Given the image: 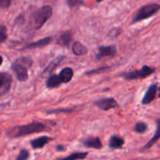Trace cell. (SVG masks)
Here are the masks:
<instances>
[{
	"instance_id": "1",
	"label": "cell",
	"mask_w": 160,
	"mask_h": 160,
	"mask_svg": "<svg viewBox=\"0 0 160 160\" xmlns=\"http://www.w3.org/2000/svg\"><path fill=\"white\" fill-rule=\"evenodd\" d=\"M46 129V125L44 123L34 121L26 125L12 127L8 130L7 134L10 137H20V136H24L27 135L32 134V133L45 131Z\"/></svg>"
},
{
	"instance_id": "2",
	"label": "cell",
	"mask_w": 160,
	"mask_h": 160,
	"mask_svg": "<svg viewBox=\"0 0 160 160\" xmlns=\"http://www.w3.org/2000/svg\"><path fill=\"white\" fill-rule=\"evenodd\" d=\"M160 9V5L157 3H152V4L145 5L142 6L138 10L134 17H133L132 23H136L141 20H145L147 18L152 17L153 15L159 12Z\"/></svg>"
},
{
	"instance_id": "3",
	"label": "cell",
	"mask_w": 160,
	"mask_h": 160,
	"mask_svg": "<svg viewBox=\"0 0 160 160\" xmlns=\"http://www.w3.org/2000/svg\"><path fill=\"white\" fill-rule=\"evenodd\" d=\"M52 14V9L49 6H42L40 9H37L33 16L36 29L42 28L45 24V22L51 17Z\"/></svg>"
},
{
	"instance_id": "4",
	"label": "cell",
	"mask_w": 160,
	"mask_h": 160,
	"mask_svg": "<svg viewBox=\"0 0 160 160\" xmlns=\"http://www.w3.org/2000/svg\"><path fill=\"white\" fill-rule=\"evenodd\" d=\"M156 72V68L153 67H150L148 65H144L140 70H134L132 72H125L122 75V76L127 80L139 79V78H145L149 76L152 74Z\"/></svg>"
},
{
	"instance_id": "5",
	"label": "cell",
	"mask_w": 160,
	"mask_h": 160,
	"mask_svg": "<svg viewBox=\"0 0 160 160\" xmlns=\"http://www.w3.org/2000/svg\"><path fill=\"white\" fill-rule=\"evenodd\" d=\"M12 69L16 74V76L18 78L19 81L25 82L28 78V67L20 62H19L17 60H16L15 62L12 64Z\"/></svg>"
},
{
	"instance_id": "6",
	"label": "cell",
	"mask_w": 160,
	"mask_h": 160,
	"mask_svg": "<svg viewBox=\"0 0 160 160\" xmlns=\"http://www.w3.org/2000/svg\"><path fill=\"white\" fill-rule=\"evenodd\" d=\"M12 83V76L6 72L0 73V95L6 93L9 90Z\"/></svg>"
},
{
	"instance_id": "7",
	"label": "cell",
	"mask_w": 160,
	"mask_h": 160,
	"mask_svg": "<svg viewBox=\"0 0 160 160\" xmlns=\"http://www.w3.org/2000/svg\"><path fill=\"white\" fill-rule=\"evenodd\" d=\"M95 105H96L98 108L103 111H108L112 108H115L118 106V103L117 100L112 97L109 98H103L99 100H97L95 102Z\"/></svg>"
},
{
	"instance_id": "8",
	"label": "cell",
	"mask_w": 160,
	"mask_h": 160,
	"mask_svg": "<svg viewBox=\"0 0 160 160\" xmlns=\"http://www.w3.org/2000/svg\"><path fill=\"white\" fill-rule=\"evenodd\" d=\"M157 84H152L148 87L147 89L146 93H145V96H144L143 99H142V104L146 105L151 103L153 100L155 99L156 96V93H157Z\"/></svg>"
},
{
	"instance_id": "9",
	"label": "cell",
	"mask_w": 160,
	"mask_h": 160,
	"mask_svg": "<svg viewBox=\"0 0 160 160\" xmlns=\"http://www.w3.org/2000/svg\"><path fill=\"white\" fill-rule=\"evenodd\" d=\"M98 53L97 58L101 59L103 56H114L117 53V48L115 45H108V46H100L98 48Z\"/></svg>"
},
{
	"instance_id": "10",
	"label": "cell",
	"mask_w": 160,
	"mask_h": 160,
	"mask_svg": "<svg viewBox=\"0 0 160 160\" xmlns=\"http://www.w3.org/2000/svg\"><path fill=\"white\" fill-rule=\"evenodd\" d=\"M160 139V119H156V133H155L154 136L142 148V151H145V150H148L149 149L150 147H152L156 142Z\"/></svg>"
},
{
	"instance_id": "11",
	"label": "cell",
	"mask_w": 160,
	"mask_h": 160,
	"mask_svg": "<svg viewBox=\"0 0 160 160\" xmlns=\"http://www.w3.org/2000/svg\"><path fill=\"white\" fill-rule=\"evenodd\" d=\"M52 141V138H50L49 136H42L32 140V141H31V147H32L33 148L39 149L43 147L45 144H47L49 141Z\"/></svg>"
},
{
	"instance_id": "12",
	"label": "cell",
	"mask_w": 160,
	"mask_h": 160,
	"mask_svg": "<svg viewBox=\"0 0 160 160\" xmlns=\"http://www.w3.org/2000/svg\"><path fill=\"white\" fill-rule=\"evenodd\" d=\"M52 40V37H46L44 38V39H40L38 41H36V42H32L31 44H28L26 46H24L23 48V50H30V49H35L38 48V47H42L45 46V45H48Z\"/></svg>"
},
{
	"instance_id": "13",
	"label": "cell",
	"mask_w": 160,
	"mask_h": 160,
	"mask_svg": "<svg viewBox=\"0 0 160 160\" xmlns=\"http://www.w3.org/2000/svg\"><path fill=\"white\" fill-rule=\"evenodd\" d=\"M73 38V33L72 31H68L64 32L63 34L61 35L57 40V43L62 46H69L70 42L72 41Z\"/></svg>"
},
{
	"instance_id": "14",
	"label": "cell",
	"mask_w": 160,
	"mask_h": 160,
	"mask_svg": "<svg viewBox=\"0 0 160 160\" xmlns=\"http://www.w3.org/2000/svg\"><path fill=\"white\" fill-rule=\"evenodd\" d=\"M73 75V72L72 70L71 67H64L59 73V78H60L61 82L64 83H69L70 80L72 79Z\"/></svg>"
},
{
	"instance_id": "15",
	"label": "cell",
	"mask_w": 160,
	"mask_h": 160,
	"mask_svg": "<svg viewBox=\"0 0 160 160\" xmlns=\"http://www.w3.org/2000/svg\"><path fill=\"white\" fill-rule=\"evenodd\" d=\"M64 57H65L64 56H57L56 58H55V59L53 60V61H52V62L50 63L48 66H47L46 68L43 71V72H42V75H43V76H45V75L51 73V72H52V71L54 70V69L56 68L58 65H59V63L62 61V59H63Z\"/></svg>"
},
{
	"instance_id": "16",
	"label": "cell",
	"mask_w": 160,
	"mask_h": 160,
	"mask_svg": "<svg viewBox=\"0 0 160 160\" xmlns=\"http://www.w3.org/2000/svg\"><path fill=\"white\" fill-rule=\"evenodd\" d=\"M84 145L87 147H92L95 149H100L102 147L101 140L98 137H90L84 141Z\"/></svg>"
},
{
	"instance_id": "17",
	"label": "cell",
	"mask_w": 160,
	"mask_h": 160,
	"mask_svg": "<svg viewBox=\"0 0 160 160\" xmlns=\"http://www.w3.org/2000/svg\"><path fill=\"white\" fill-rule=\"evenodd\" d=\"M109 147L112 149L120 148L124 144V140L119 136H112L109 139Z\"/></svg>"
},
{
	"instance_id": "18",
	"label": "cell",
	"mask_w": 160,
	"mask_h": 160,
	"mask_svg": "<svg viewBox=\"0 0 160 160\" xmlns=\"http://www.w3.org/2000/svg\"><path fill=\"white\" fill-rule=\"evenodd\" d=\"M72 50H73V53L77 56H83V55L86 54L88 52L87 48L80 42H75L73 44Z\"/></svg>"
},
{
	"instance_id": "19",
	"label": "cell",
	"mask_w": 160,
	"mask_h": 160,
	"mask_svg": "<svg viewBox=\"0 0 160 160\" xmlns=\"http://www.w3.org/2000/svg\"><path fill=\"white\" fill-rule=\"evenodd\" d=\"M61 83H62V82L59 78V76L56 75H52L46 81V86L49 89H52V88L58 87Z\"/></svg>"
},
{
	"instance_id": "20",
	"label": "cell",
	"mask_w": 160,
	"mask_h": 160,
	"mask_svg": "<svg viewBox=\"0 0 160 160\" xmlns=\"http://www.w3.org/2000/svg\"><path fill=\"white\" fill-rule=\"evenodd\" d=\"M88 155V152H74L70 154L69 156L65 157L63 158H59L58 160H79L84 159Z\"/></svg>"
},
{
	"instance_id": "21",
	"label": "cell",
	"mask_w": 160,
	"mask_h": 160,
	"mask_svg": "<svg viewBox=\"0 0 160 160\" xmlns=\"http://www.w3.org/2000/svg\"><path fill=\"white\" fill-rule=\"evenodd\" d=\"M147 129H148V125H147L146 123H145V122H139L135 124L134 130L136 132V133H145V132L147 130Z\"/></svg>"
},
{
	"instance_id": "22",
	"label": "cell",
	"mask_w": 160,
	"mask_h": 160,
	"mask_svg": "<svg viewBox=\"0 0 160 160\" xmlns=\"http://www.w3.org/2000/svg\"><path fill=\"white\" fill-rule=\"evenodd\" d=\"M29 155L30 153L28 150H26V149H21L16 160H28V158H29Z\"/></svg>"
},
{
	"instance_id": "23",
	"label": "cell",
	"mask_w": 160,
	"mask_h": 160,
	"mask_svg": "<svg viewBox=\"0 0 160 160\" xmlns=\"http://www.w3.org/2000/svg\"><path fill=\"white\" fill-rule=\"evenodd\" d=\"M7 39V30L3 25H0V43L4 42Z\"/></svg>"
},
{
	"instance_id": "24",
	"label": "cell",
	"mask_w": 160,
	"mask_h": 160,
	"mask_svg": "<svg viewBox=\"0 0 160 160\" xmlns=\"http://www.w3.org/2000/svg\"><path fill=\"white\" fill-rule=\"evenodd\" d=\"M12 0H0V7L3 9H7L10 6Z\"/></svg>"
},
{
	"instance_id": "25",
	"label": "cell",
	"mask_w": 160,
	"mask_h": 160,
	"mask_svg": "<svg viewBox=\"0 0 160 160\" xmlns=\"http://www.w3.org/2000/svg\"><path fill=\"white\" fill-rule=\"evenodd\" d=\"M78 3H80L79 0H67V4H68L69 6H70V7L76 6Z\"/></svg>"
},
{
	"instance_id": "26",
	"label": "cell",
	"mask_w": 160,
	"mask_h": 160,
	"mask_svg": "<svg viewBox=\"0 0 160 160\" xmlns=\"http://www.w3.org/2000/svg\"><path fill=\"white\" fill-rule=\"evenodd\" d=\"M56 150L59 151V152H60V151H64L65 150V147L62 145H57L56 146Z\"/></svg>"
},
{
	"instance_id": "27",
	"label": "cell",
	"mask_w": 160,
	"mask_h": 160,
	"mask_svg": "<svg viewBox=\"0 0 160 160\" xmlns=\"http://www.w3.org/2000/svg\"><path fill=\"white\" fill-rule=\"evenodd\" d=\"M2 61H3L2 57V56H0V66H1V64H2Z\"/></svg>"
},
{
	"instance_id": "28",
	"label": "cell",
	"mask_w": 160,
	"mask_h": 160,
	"mask_svg": "<svg viewBox=\"0 0 160 160\" xmlns=\"http://www.w3.org/2000/svg\"><path fill=\"white\" fill-rule=\"evenodd\" d=\"M158 97H159L160 98V87L159 88V95H158Z\"/></svg>"
},
{
	"instance_id": "29",
	"label": "cell",
	"mask_w": 160,
	"mask_h": 160,
	"mask_svg": "<svg viewBox=\"0 0 160 160\" xmlns=\"http://www.w3.org/2000/svg\"><path fill=\"white\" fill-rule=\"evenodd\" d=\"M96 1H97V2H98V3H99V2H102V0H96Z\"/></svg>"
}]
</instances>
